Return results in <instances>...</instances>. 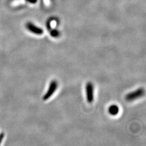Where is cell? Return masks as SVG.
Segmentation results:
<instances>
[{
  "mask_svg": "<svg viewBox=\"0 0 146 146\" xmlns=\"http://www.w3.org/2000/svg\"><path fill=\"white\" fill-rule=\"evenodd\" d=\"M145 94V90L143 88H139L135 91L129 93L125 96V100L127 101H133L141 96H143Z\"/></svg>",
  "mask_w": 146,
  "mask_h": 146,
  "instance_id": "1",
  "label": "cell"
},
{
  "mask_svg": "<svg viewBox=\"0 0 146 146\" xmlns=\"http://www.w3.org/2000/svg\"><path fill=\"white\" fill-rule=\"evenodd\" d=\"M58 84L56 81L53 80L49 84V87L47 90V92L43 97V100L44 101H46L49 99L53 94L55 93V92L56 90L58 88Z\"/></svg>",
  "mask_w": 146,
  "mask_h": 146,
  "instance_id": "2",
  "label": "cell"
},
{
  "mask_svg": "<svg viewBox=\"0 0 146 146\" xmlns=\"http://www.w3.org/2000/svg\"><path fill=\"white\" fill-rule=\"evenodd\" d=\"M86 90L87 101L89 104H91L94 100V86L92 82L87 84Z\"/></svg>",
  "mask_w": 146,
  "mask_h": 146,
  "instance_id": "3",
  "label": "cell"
},
{
  "mask_svg": "<svg viewBox=\"0 0 146 146\" xmlns=\"http://www.w3.org/2000/svg\"><path fill=\"white\" fill-rule=\"evenodd\" d=\"M26 27L29 31L36 35H41L43 33V31L41 28L35 26L31 22H28L26 24Z\"/></svg>",
  "mask_w": 146,
  "mask_h": 146,
  "instance_id": "4",
  "label": "cell"
},
{
  "mask_svg": "<svg viewBox=\"0 0 146 146\" xmlns=\"http://www.w3.org/2000/svg\"><path fill=\"white\" fill-rule=\"evenodd\" d=\"M108 111L110 115H116L119 113V108L116 105H112L110 106Z\"/></svg>",
  "mask_w": 146,
  "mask_h": 146,
  "instance_id": "5",
  "label": "cell"
},
{
  "mask_svg": "<svg viewBox=\"0 0 146 146\" xmlns=\"http://www.w3.org/2000/svg\"><path fill=\"white\" fill-rule=\"evenodd\" d=\"M50 33L52 36L53 37H57L59 35V33L56 30H52Z\"/></svg>",
  "mask_w": 146,
  "mask_h": 146,
  "instance_id": "6",
  "label": "cell"
},
{
  "mask_svg": "<svg viewBox=\"0 0 146 146\" xmlns=\"http://www.w3.org/2000/svg\"><path fill=\"white\" fill-rule=\"evenodd\" d=\"M4 137H5V133H2L0 134V145L2 142V141L3 140Z\"/></svg>",
  "mask_w": 146,
  "mask_h": 146,
  "instance_id": "7",
  "label": "cell"
},
{
  "mask_svg": "<svg viewBox=\"0 0 146 146\" xmlns=\"http://www.w3.org/2000/svg\"><path fill=\"white\" fill-rule=\"evenodd\" d=\"M28 2L31 3H35L36 2L37 0H27Z\"/></svg>",
  "mask_w": 146,
  "mask_h": 146,
  "instance_id": "8",
  "label": "cell"
}]
</instances>
